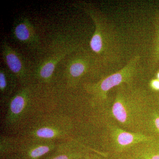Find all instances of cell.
Returning a JSON list of instances; mask_svg holds the SVG:
<instances>
[{
	"instance_id": "3957f363",
	"label": "cell",
	"mask_w": 159,
	"mask_h": 159,
	"mask_svg": "<svg viewBox=\"0 0 159 159\" xmlns=\"http://www.w3.org/2000/svg\"><path fill=\"white\" fill-rule=\"evenodd\" d=\"M30 84L22 86L11 97L2 119L3 133L18 135L34 118L51 110L33 98Z\"/></svg>"
},
{
	"instance_id": "44dd1931",
	"label": "cell",
	"mask_w": 159,
	"mask_h": 159,
	"mask_svg": "<svg viewBox=\"0 0 159 159\" xmlns=\"http://www.w3.org/2000/svg\"><path fill=\"white\" fill-rule=\"evenodd\" d=\"M120 159H139L137 158L134 157L129 154H125L120 157Z\"/></svg>"
},
{
	"instance_id": "8fae6325",
	"label": "cell",
	"mask_w": 159,
	"mask_h": 159,
	"mask_svg": "<svg viewBox=\"0 0 159 159\" xmlns=\"http://www.w3.org/2000/svg\"><path fill=\"white\" fill-rule=\"evenodd\" d=\"M93 63L97 64L95 58L89 55H80L72 60L67 69L71 84L77 85L80 79L89 70Z\"/></svg>"
},
{
	"instance_id": "cb8c5ba5",
	"label": "cell",
	"mask_w": 159,
	"mask_h": 159,
	"mask_svg": "<svg viewBox=\"0 0 159 159\" xmlns=\"http://www.w3.org/2000/svg\"><path fill=\"white\" fill-rule=\"evenodd\" d=\"M111 159H120V157L119 158H111Z\"/></svg>"
},
{
	"instance_id": "ba28073f",
	"label": "cell",
	"mask_w": 159,
	"mask_h": 159,
	"mask_svg": "<svg viewBox=\"0 0 159 159\" xmlns=\"http://www.w3.org/2000/svg\"><path fill=\"white\" fill-rule=\"evenodd\" d=\"M2 56L8 69L17 78L19 84L24 86L30 84V77L22 56L12 48L6 41L1 45Z\"/></svg>"
},
{
	"instance_id": "d6986e66",
	"label": "cell",
	"mask_w": 159,
	"mask_h": 159,
	"mask_svg": "<svg viewBox=\"0 0 159 159\" xmlns=\"http://www.w3.org/2000/svg\"><path fill=\"white\" fill-rule=\"evenodd\" d=\"M149 87L152 90L159 92V80L156 78L151 80L149 82Z\"/></svg>"
},
{
	"instance_id": "e0dca14e",
	"label": "cell",
	"mask_w": 159,
	"mask_h": 159,
	"mask_svg": "<svg viewBox=\"0 0 159 159\" xmlns=\"http://www.w3.org/2000/svg\"><path fill=\"white\" fill-rule=\"evenodd\" d=\"M153 23L154 37L152 50L148 61V67L151 71L154 70L159 65V11L155 15Z\"/></svg>"
},
{
	"instance_id": "277c9868",
	"label": "cell",
	"mask_w": 159,
	"mask_h": 159,
	"mask_svg": "<svg viewBox=\"0 0 159 159\" xmlns=\"http://www.w3.org/2000/svg\"><path fill=\"white\" fill-rule=\"evenodd\" d=\"M75 129L74 119L69 114L52 109L34 118L17 136L60 142L74 139Z\"/></svg>"
},
{
	"instance_id": "ffe728a7",
	"label": "cell",
	"mask_w": 159,
	"mask_h": 159,
	"mask_svg": "<svg viewBox=\"0 0 159 159\" xmlns=\"http://www.w3.org/2000/svg\"><path fill=\"white\" fill-rule=\"evenodd\" d=\"M152 100L153 105L159 109V94L155 97H152Z\"/></svg>"
},
{
	"instance_id": "7c38bea8",
	"label": "cell",
	"mask_w": 159,
	"mask_h": 159,
	"mask_svg": "<svg viewBox=\"0 0 159 159\" xmlns=\"http://www.w3.org/2000/svg\"><path fill=\"white\" fill-rule=\"evenodd\" d=\"M126 154L139 159H159V139L154 137L139 143Z\"/></svg>"
},
{
	"instance_id": "7402d4cb",
	"label": "cell",
	"mask_w": 159,
	"mask_h": 159,
	"mask_svg": "<svg viewBox=\"0 0 159 159\" xmlns=\"http://www.w3.org/2000/svg\"><path fill=\"white\" fill-rule=\"evenodd\" d=\"M20 159L15 154L11 156V157H10L9 158V159Z\"/></svg>"
},
{
	"instance_id": "5bb4252c",
	"label": "cell",
	"mask_w": 159,
	"mask_h": 159,
	"mask_svg": "<svg viewBox=\"0 0 159 159\" xmlns=\"http://www.w3.org/2000/svg\"><path fill=\"white\" fill-rule=\"evenodd\" d=\"M19 137L2 133L0 135V159H8L17 152Z\"/></svg>"
},
{
	"instance_id": "52a82bcc",
	"label": "cell",
	"mask_w": 159,
	"mask_h": 159,
	"mask_svg": "<svg viewBox=\"0 0 159 159\" xmlns=\"http://www.w3.org/2000/svg\"><path fill=\"white\" fill-rule=\"evenodd\" d=\"M19 137V142L16 155L20 159H42L53 152L58 142Z\"/></svg>"
},
{
	"instance_id": "603a6c76",
	"label": "cell",
	"mask_w": 159,
	"mask_h": 159,
	"mask_svg": "<svg viewBox=\"0 0 159 159\" xmlns=\"http://www.w3.org/2000/svg\"><path fill=\"white\" fill-rule=\"evenodd\" d=\"M156 78L157 79H158L159 80V71H158L157 72L156 75Z\"/></svg>"
},
{
	"instance_id": "2e32d148",
	"label": "cell",
	"mask_w": 159,
	"mask_h": 159,
	"mask_svg": "<svg viewBox=\"0 0 159 159\" xmlns=\"http://www.w3.org/2000/svg\"><path fill=\"white\" fill-rule=\"evenodd\" d=\"M144 133L159 139V109L153 104L149 109L146 116Z\"/></svg>"
},
{
	"instance_id": "30bf717a",
	"label": "cell",
	"mask_w": 159,
	"mask_h": 159,
	"mask_svg": "<svg viewBox=\"0 0 159 159\" xmlns=\"http://www.w3.org/2000/svg\"><path fill=\"white\" fill-rule=\"evenodd\" d=\"M17 78L8 69L0 70V104L4 112L11 97L17 91Z\"/></svg>"
},
{
	"instance_id": "4fadbf2b",
	"label": "cell",
	"mask_w": 159,
	"mask_h": 159,
	"mask_svg": "<svg viewBox=\"0 0 159 159\" xmlns=\"http://www.w3.org/2000/svg\"><path fill=\"white\" fill-rule=\"evenodd\" d=\"M13 34L17 40L27 43L37 40V36L33 25L28 20L21 18L15 23Z\"/></svg>"
},
{
	"instance_id": "8992f818",
	"label": "cell",
	"mask_w": 159,
	"mask_h": 159,
	"mask_svg": "<svg viewBox=\"0 0 159 159\" xmlns=\"http://www.w3.org/2000/svg\"><path fill=\"white\" fill-rule=\"evenodd\" d=\"M102 125L104 128L102 139L104 147L111 158L121 157L139 143L154 138L147 134L125 130L111 122Z\"/></svg>"
},
{
	"instance_id": "7a4b0ae2",
	"label": "cell",
	"mask_w": 159,
	"mask_h": 159,
	"mask_svg": "<svg viewBox=\"0 0 159 159\" xmlns=\"http://www.w3.org/2000/svg\"><path fill=\"white\" fill-rule=\"evenodd\" d=\"M84 9L95 25L90 46L96 55L95 59L97 64L108 67L119 62L122 49L116 28L101 11L91 7H86Z\"/></svg>"
},
{
	"instance_id": "5b68a950",
	"label": "cell",
	"mask_w": 159,
	"mask_h": 159,
	"mask_svg": "<svg viewBox=\"0 0 159 159\" xmlns=\"http://www.w3.org/2000/svg\"><path fill=\"white\" fill-rule=\"evenodd\" d=\"M141 57L136 55L132 57L123 67L113 74L102 77L97 82L86 83L84 88L92 96L91 106L93 108L101 107L108 101V92L122 84L135 83L139 76Z\"/></svg>"
},
{
	"instance_id": "9a60e30c",
	"label": "cell",
	"mask_w": 159,
	"mask_h": 159,
	"mask_svg": "<svg viewBox=\"0 0 159 159\" xmlns=\"http://www.w3.org/2000/svg\"><path fill=\"white\" fill-rule=\"evenodd\" d=\"M65 54L55 56L46 60L40 66L37 70L38 79L43 82H48L51 79L55 67L60 61L65 56Z\"/></svg>"
},
{
	"instance_id": "ac0fdd59",
	"label": "cell",
	"mask_w": 159,
	"mask_h": 159,
	"mask_svg": "<svg viewBox=\"0 0 159 159\" xmlns=\"http://www.w3.org/2000/svg\"><path fill=\"white\" fill-rule=\"evenodd\" d=\"M80 159H109L106 156L96 151H93L88 153L85 157Z\"/></svg>"
},
{
	"instance_id": "9c48e42d",
	"label": "cell",
	"mask_w": 159,
	"mask_h": 159,
	"mask_svg": "<svg viewBox=\"0 0 159 159\" xmlns=\"http://www.w3.org/2000/svg\"><path fill=\"white\" fill-rule=\"evenodd\" d=\"M93 151H95L74 138L58 142L56 149L42 159H80Z\"/></svg>"
},
{
	"instance_id": "6da1fadb",
	"label": "cell",
	"mask_w": 159,
	"mask_h": 159,
	"mask_svg": "<svg viewBox=\"0 0 159 159\" xmlns=\"http://www.w3.org/2000/svg\"><path fill=\"white\" fill-rule=\"evenodd\" d=\"M153 104L152 96L136 83L117 87L114 98L101 107L95 108L93 116L100 125L111 122L123 129L144 133L146 116Z\"/></svg>"
}]
</instances>
